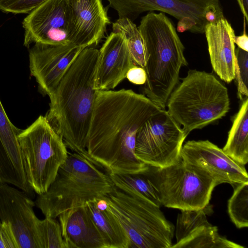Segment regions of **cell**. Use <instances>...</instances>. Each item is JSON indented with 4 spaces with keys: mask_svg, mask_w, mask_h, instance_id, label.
<instances>
[{
    "mask_svg": "<svg viewBox=\"0 0 248 248\" xmlns=\"http://www.w3.org/2000/svg\"><path fill=\"white\" fill-rule=\"evenodd\" d=\"M84 48L73 45L52 46L34 44L29 49L31 74L41 93L50 97L63 75Z\"/></svg>",
    "mask_w": 248,
    "mask_h": 248,
    "instance_id": "cell-14",
    "label": "cell"
},
{
    "mask_svg": "<svg viewBox=\"0 0 248 248\" xmlns=\"http://www.w3.org/2000/svg\"><path fill=\"white\" fill-rule=\"evenodd\" d=\"M38 230L41 248H65L60 224L55 218L40 219Z\"/></svg>",
    "mask_w": 248,
    "mask_h": 248,
    "instance_id": "cell-25",
    "label": "cell"
},
{
    "mask_svg": "<svg viewBox=\"0 0 248 248\" xmlns=\"http://www.w3.org/2000/svg\"><path fill=\"white\" fill-rule=\"evenodd\" d=\"M238 112L233 116L224 152L237 163L245 166L248 162V98L244 99Z\"/></svg>",
    "mask_w": 248,
    "mask_h": 248,
    "instance_id": "cell-19",
    "label": "cell"
},
{
    "mask_svg": "<svg viewBox=\"0 0 248 248\" xmlns=\"http://www.w3.org/2000/svg\"><path fill=\"white\" fill-rule=\"evenodd\" d=\"M98 54V49L90 47L80 51L49 97L45 116L66 147L89 159L86 145L96 95Z\"/></svg>",
    "mask_w": 248,
    "mask_h": 248,
    "instance_id": "cell-2",
    "label": "cell"
},
{
    "mask_svg": "<svg viewBox=\"0 0 248 248\" xmlns=\"http://www.w3.org/2000/svg\"><path fill=\"white\" fill-rule=\"evenodd\" d=\"M94 202L96 207L101 211H105L108 207V202L104 198L96 199Z\"/></svg>",
    "mask_w": 248,
    "mask_h": 248,
    "instance_id": "cell-33",
    "label": "cell"
},
{
    "mask_svg": "<svg viewBox=\"0 0 248 248\" xmlns=\"http://www.w3.org/2000/svg\"><path fill=\"white\" fill-rule=\"evenodd\" d=\"M161 109L131 89L97 91L86 145L90 159L108 174L146 170L149 166L136 155V135Z\"/></svg>",
    "mask_w": 248,
    "mask_h": 248,
    "instance_id": "cell-1",
    "label": "cell"
},
{
    "mask_svg": "<svg viewBox=\"0 0 248 248\" xmlns=\"http://www.w3.org/2000/svg\"><path fill=\"white\" fill-rule=\"evenodd\" d=\"M129 240V248H170L174 227L157 206L140 195L115 186L103 198Z\"/></svg>",
    "mask_w": 248,
    "mask_h": 248,
    "instance_id": "cell-6",
    "label": "cell"
},
{
    "mask_svg": "<svg viewBox=\"0 0 248 248\" xmlns=\"http://www.w3.org/2000/svg\"><path fill=\"white\" fill-rule=\"evenodd\" d=\"M72 45L86 48L97 45L110 24L101 0H66Z\"/></svg>",
    "mask_w": 248,
    "mask_h": 248,
    "instance_id": "cell-15",
    "label": "cell"
},
{
    "mask_svg": "<svg viewBox=\"0 0 248 248\" xmlns=\"http://www.w3.org/2000/svg\"><path fill=\"white\" fill-rule=\"evenodd\" d=\"M0 248H19L10 224L0 220Z\"/></svg>",
    "mask_w": 248,
    "mask_h": 248,
    "instance_id": "cell-28",
    "label": "cell"
},
{
    "mask_svg": "<svg viewBox=\"0 0 248 248\" xmlns=\"http://www.w3.org/2000/svg\"><path fill=\"white\" fill-rule=\"evenodd\" d=\"M244 16V22H248V0H236Z\"/></svg>",
    "mask_w": 248,
    "mask_h": 248,
    "instance_id": "cell-32",
    "label": "cell"
},
{
    "mask_svg": "<svg viewBox=\"0 0 248 248\" xmlns=\"http://www.w3.org/2000/svg\"><path fill=\"white\" fill-rule=\"evenodd\" d=\"M244 25V31L243 33L239 36H235L234 38V44H236L238 47L248 52V37L246 32L245 27Z\"/></svg>",
    "mask_w": 248,
    "mask_h": 248,
    "instance_id": "cell-31",
    "label": "cell"
},
{
    "mask_svg": "<svg viewBox=\"0 0 248 248\" xmlns=\"http://www.w3.org/2000/svg\"><path fill=\"white\" fill-rule=\"evenodd\" d=\"M170 248H244V247L220 235L217 227L212 225L207 218L198 223L180 241Z\"/></svg>",
    "mask_w": 248,
    "mask_h": 248,
    "instance_id": "cell-21",
    "label": "cell"
},
{
    "mask_svg": "<svg viewBox=\"0 0 248 248\" xmlns=\"http://www.w3.org/2000/svg\"><path fill=\"white\" fill-rule=\"evenodd\" d=\"M138 28L148 55L144 68V95L165 109L170 95L179 82L181 68L188 64L185 47L172 22L163 12H148Z\"/></svg>",
    "mask_w": 248,
    "mask_h": 248,
    "instance_id": "cell-3",
    "label": "cell"
},
{
    "mask_svg": "<svg viewBox=\"0 0 248 248\" xmlns=\"http://www.w3.org/2000/svg\"><path fill=\"white\" fill-rule=\"evenodd\" d=\"M126 78L133 84L144 85L146 81V72L143 68L135 65L128 70Z\"/></svg>",
    "mask_w": 248,
    "mask_h": 248,
    "instance_id": "cell-30",
    "label": "cell"
},
{
    "mask_svg": "<svg viewBox=\"0 0 248 248\" xmlns=\"http://www.w3.org/2000/svg\"><path fill=\"white\" fill-rule=\"evenodd\" d=\"M114 186L124 191L135 192L160 207L161 203L145 171L133 174H108Z\"/></svg>",
    "mask_w": 248,
    "mask_h": 248,
    "instance_id": "cell-23",
    "label": "cell"
},
{
    "mask_svg": "<svg viewBox=\"0 0 248 248\" xmlns=\"http://www.w3.org/2000/svg\"><path fill=\"white\" fill-rule=\"evenodd\" d=\"M112 28L113 32L124 36L134 64L144 68L148 55L144 39L136 24L128 18H118L112 23Z\"/></svg>",
    "mask_w": 248,
    "mask_h": 248,
    "instance_id": "cell-22",
    "label": "cell"
},
{
    "mask_svg": "<svg viewBox=\"0 0 248 248\" xmlns=\"http://www.w3.org/2000/svg\"><path fill=\"white\" fill-rule=\"evenodd\" d=\"M235 77L237 94L242 101L248 96V52L239 47L235 51Z\"/></svg>",
    "mask_w": 248,
    "mask_h": 248,
    "instance_id": "cell-26",
    "label": "cell"
},
{
    "mask_svg": "<svg viewBox=\"0 0 248 248\" xmlns=\"http://www.w3.org/2000/svg\"><path fill=\"white\" fill-rule=\"evenodd\" d=\"M119 18L133 21L146 12L167 13L179 20V32L203 33L205 26L224 17L219 0H108Z\"/></svg>",
    "mask_w": 248,
    "mask_h": 248,
    "instance_id": "cell-9",
    "label": "cell"
},
{
    "mask_svg": "<svg viewBox=\"0 0 248 248\" xmlns=\"http://www.w3.org/2000/svg\"><path fill=\"white\" fill-rule=\"evenodd\" d=\"M233 188V194L228 202L229 215L237 228H247L248 226V183L238 184Z\"/></svg>",
    "mask_w": 248,
    "mask_h": 248,
    "instance_id": "cell-24",
    "label": "cell"
},
{
    "mask_svg": "<svg viewBox=\"0 0 248 248\" xmlns=\"http://www.w3.org/2000/svg\"><path fill=\"white\" fill-rule=\"evenodd\" d=\"M58 217L65 248H106L85 204L66 211Z\"/></svg>",
    "mask_w": 248,
    "mask_h": 248,
    "instance_id": "cell-18",
    "label": "cell"
},
{
    "mask_svg": "<svg viewBox=\"0 0 248 248\" xmlns=\"http://www.w3.org/2000/svg\"><path fill=\"white\" fill-rule=\"evenodd\" d=\"M124 36L112 31L99 50L95 77V89H114L135 66Z\"/></svg>",
    "mask_w": 248,
    "mask_h": 248,
    "instance_id": "cell-16",
    "label": "cell"
},
{
    "mask_svg": "<svg viewBox=\"0 0 248 248\" xmlns=\"http://www.w3.org/2000/svg\"><path fill=\"white\" fill-rule=\"evenodd\" d=\"M166 107L187 137L226 115L230 109L228 89L212 73L189 70L170 95Z\"/></svg>",
    "mask_w": 248,
    "mask_h": 248,
    "instance_id": "cell-5",
    "label": "cell"
},
{
    "mask_svg": "<svg viewBox=\"0 0 248 248\" xmlns=\"http://www.w3.org/2000/svg\"><path fill=\"white\" fill-rule=\"evenodd\" d=\"M46 0H0V9L5 13L29 14Z\"/></svg>",
    "mask_w": 248,
    "mask_h": 248,
    "instance_id": "cell-27",
    "label": "cell"
},
{
    "mask_svg": "<svg viewBox=\"0 0 248 248\" xmlns=\"http://www.w3.org/2000/svg\"><path fill=\"white\" fill-rule=\"evenodd\" d=\"M186 136L166 109L152 115L138 130L137 157L149 166L164 168L176 163Z\"/></svg>",
    "mask_w": 248,
    "mask_h": 248,
    "instance_id": "cell-10",
    "label": "cell"
},
{
    "mask_svg": "<svg viewBox=\"0 0 248 248\" xmlns=\"http://www.w3.org/2000/svg\"><path fill=\"white\" fill-rule=\"evenodd\" d=\"M115 186L108 173L74 152L68 154L47 191L38 195L35 205L45 217L56 218L66 211L103 198Z\"/></svg>",
    "mask_w": 248,
    "mask_h": 248,
    "instance_id": "cell-4",
    "label": "cell"
},
{
    "mask_svg": "<svg viewBox=\"0 0 248 248\" xmlns=\"http://www.w3.org/2000/svg\"><path fill=\"white\" fill-rule=\"evenodd\" d=\"M27 180L38 195L46 192L68 155L62 138L40 115L17 135Z\"/></svg>",
    "mask_w": 248,
    "mask_h": 248,
    "instance_id": "cell-7",
    "label": "cell"
},
{
    "mask_svg": "<svg viewBox=\"0 0 248 248\" xmlns=\"http://www.w3.org/2000/svg\"><path fill=\"white\" fill-rule=\"evenodd\" d=\"M24 191L0 183V220L9 223L19 248H41L35 202Z\"/></svg>",
    "mask_w": 248,
    "mask_h": 248,
    "instance_id": "cell-12",
    "label": "cell"
},
{
    "mask_svg": "<svg viewBox=\"0 0 248 248\" xmlns=\"http://www.w3.org/2000/svg\"><path fill=\"white\" fill-rule=\"evenodd\" d=\"M22 27L23 45L28 48L36 43L72 45L66 0H46L28 14L22 22Z\"/></svg>",
    "mask_w": 248,
    "mask_h": 248,
    "instance_id": "cell-11",
    "label": "cell"
},
{
    "mask_svg": "<svg viewBox=\"0 0 248 248\" xmlns=\"http://www.w3.org/2000/svg\"><path fill=\"white\" fill-rule=\"evenodd\" d=\"M145 172L161 205L181 211L205 207L217 186L205 171L181 157L176 163L164 168L149 166Z\"/></svg>",
    "mask_w": 248,
    "mask_h": 248,
    "instance_id": "cell-8",
    "label": "cell"
},
{
    "mask_svg": "<svg viewBox=\"0 0 248 248\" xmlns=\"http://www.w3.org/2000/svg\"><path fill=\"white\" fill-rule=\"evenodd\" d=\"M16 166V161L10 155L0 137V173L7 172Z\"/></svg>",
    "mask_w": 248,
    "mask_h": 248,
    "instance_id": "cell-29",
    "label": "cell"
},
{
    "mask_svg": "<svg viewBox=\"0 0 248 248\" xmlns=\"http://www.w3.org/2000/svg\"><path fill=\"white\" fill-rule=\"evenodd\" d=\"M180 156L187 163L205 171L217 185L228 183L233 187L248 183L245 166L234 161L208 140L187 141L182 146Z\"/></svg>",
    "mask_w": 248,
    "mask_h": 248,
    "instance_id": "cell-13",
    "label": "cell"
},
{
    "mask_svg": "<svg viewBox=\"0 0 248 248\" xmlns=\"http://www.w3.org/2000/svg\"><path fill=\"white\" fill-rule=\"evenodd\" d=\"M85 206L103 239L106 248H129V240L125 230L109 210H99L94 200L87 202Z\"/></svg>",
    "mask_w": 248,
    "mask_h": 248,
    "instance_id": "cell-20",
    "label": "cell"
},
{
    "mask_svg": "<svg viewBox=\"0 0 248 248\" xmlns=\"http://www.w3.org/2000/svg\"><path fill=\"white\" fill-rule=\"evenodd\" d=\"M204 33L214 71L222 80L231 82L235 77V35L233 29L223 17L207 24Z\"/></svg>",
    "mask_w": 248,
    "mask_h": 248,
    "instance_id": "cell-17",
    "label": "cell"
}]
</instances>
